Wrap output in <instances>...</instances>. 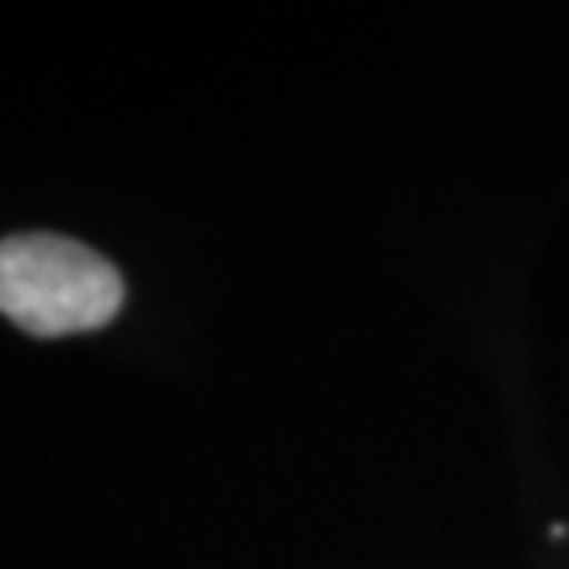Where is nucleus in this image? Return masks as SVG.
Here are the masks:
<instances>
[{
    "label": "nucleus",
    "mask_w": 569,
    "mask_h": 569,
    "mask_svg": "<svg viewBox=\"0 0 569 569\" xmlns=\"http://www.w3.org/2000/svg\"><path fill=\"white\" fill-rule=\"evenodd\" d=\"M127 305L119 266L60 232L0 241V317L34 338L106 329Z\"/></svg>",
    "instance_id": "obj_1"
}]
</instances>
